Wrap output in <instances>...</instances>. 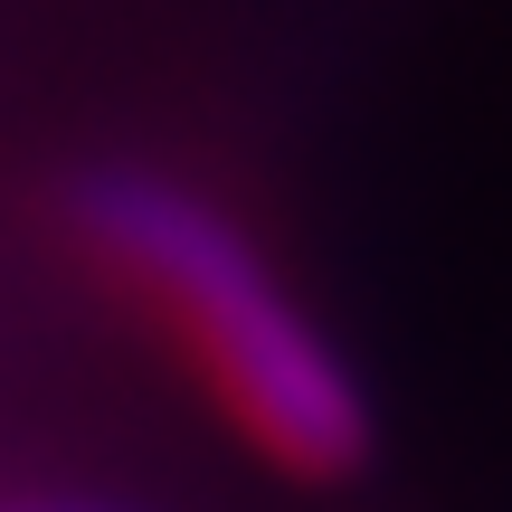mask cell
<instances>
[{
    "mask_svg": "<svg viewBox=\"0 0 512 512\" xmlns=\"http://www.w3.org/2000/svg\"><path fill=\"white\" fill-rule=\"evenodd\" d=\"M76 228L114 275H133L190 332L219 399L238 408V427L266 456H285L294 475H342L361 456L370 408L351 389L342 351L294 313V294L266 275V256L200 190L162 181V171H95L76 190Z\"/></svg>",
    "mask_w": 512,
    "mask_h": 512,
    "instance_id": "cell-1",
    "label": "cell"
},
{
    "mask_svg": "<svg viewBox=\"0 0 512 512\" xmlns=\"http://www.w3.org/2000/svg\"><path fill=\"white\" fill-rule=\"evenodd\" d=\"M38 512H86V503H38Z\"/></svg>",
    "mask_w": 512,
    "mask_h": 512,
    "instance_id": "cell-2",
    "label": "cell"
}]
</instances>
